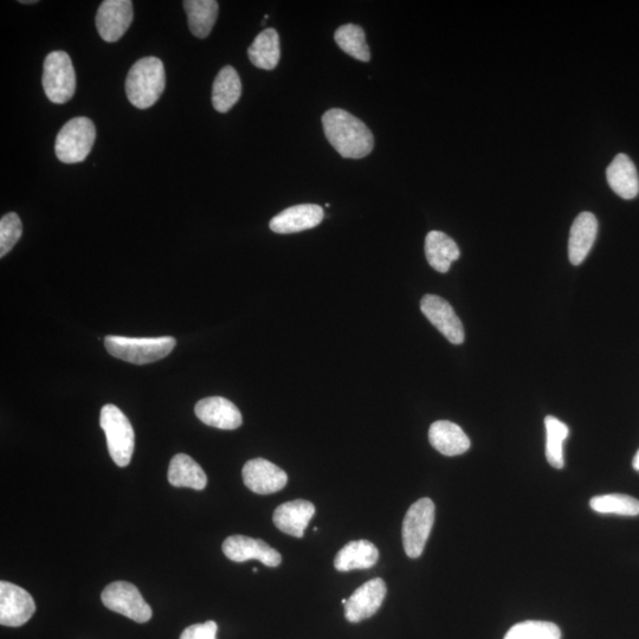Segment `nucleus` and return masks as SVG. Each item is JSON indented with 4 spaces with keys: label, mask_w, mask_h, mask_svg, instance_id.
I'll return each mask as SVG.
<instances>
[{
    "label": "nucleus",
    "mask_w": 639,
    "mask_h": 639,
    "mask_svg": "<svg viewBox=\"0 0 639 639\" xmlns=\"http://www.w3.org/2000/svg\"><path fill=\"white\" fill-rule=\"evenodd\" d=\"M326 138L342 158L361 159L373 151L374 138L363 121L344 109L334 108L322 116Z\"/></svg>",
    "instance_id": "f257e3e1"
},
{
    "label": "nucleus",
    "mask_w": 639,
    "mask_h": 639,
    "mask_svg": "<svg viewBox=\"0 0 639 639\" xmlns=\"http://www.w3.org/2000/svg\"><path fill=\"white\" fill-rule=\"evenodd\" d=\"M166 86L164 63L157 57L141 58L129 70L126 94L129 102L139 109L156 105Z\"/></svg>",
    "instance_id": "f03ea898"
},
{
    "label": "nucleus",
    "mask_w": 639,
    "mask_h": 639,
    "mask_svg": "<svg viewBox=\"0 0 639 639\" xmlns=\"http://www.w3.org/2000/svg\"><path fill=\"white\" fill-rule=\"evenodd\" d=\"M172 337L161 338H126L108 335L105 340L107 351L113 357L125 360L134 365L156 363L169 355L176 347Z\"/></svg>",
    "instance_id": "7ed1b4c3"
},
{
    "label": "nucleus",
    "mask_w": 639,
    "mask_h": 639,
    "mask_svg": "<svg viewBox=\"0 0 639 639\" xmlns=\"http://www.w3.org/2000/svg\"><path fill=\"white\" fill-rule=\"evenodd\" d=\"M100 425L107 437L109 455L116 466L127 467L131 463L135 447L131 422L119 408L107 404L101 410Z\"/></svg>",
    "instance_id": "20e7f679"
},
{
    "label": "nucleus",
    "mask_w": 639,
    "mask_h": 639,
    "mask_svg": "<svg viewBox=\"0 0 639 639\" xmlns=\"http://www.w3.org/2000/svg\"><path fill=\"white\" fill-rule=\"evenodd\" d=\"M96 138L94 122L85 116L71 119L58 133L55 152L58 160L64 164H77L85 161L92 152Z\"/></svg>",
    "instance_id": "39448f33"
},
{
    "label": "nucleus",
    "mask_w": 639,
    "mask_h": 639,
    "mask_svg": "<svg viewBox=\"0 0 639 639\" xmlns=\"http://www.w3.org/2000/svg\"><path fill=\"white\" fill-rule=\"evenodd\" d=\"M42 83L45 95L56 105L73 99L76 75L73 62L67 53L53 51L45 57Z\"/></svg>",
    "instance_id": "423d86ee"
},
{
    "label": "nucleus",
    "mask_w": 639,
    "mask_h": 639,
    "mask_svg": "<svg viewBox=\"0 0 639 639\" xmlns=\"http://www.w3.org/2000/svg\"><path fill=\"white\" fill-rule=\"evenodd\" d=\"M434 524V502L425 497L413 503L403 521V545L409 558L421 557Z\"/></svg>",
    "instance_id": "0eeeda50"
},
{
    "label": "nucleus",
    "mask_w": 639,
    "mask_h": 639,
    "mask_svg": "<svg viewBox=\"0 0 639 639\" xmlns=\"http://www.w3.org/2000/svg\"><path fill=\"white\" fill-rule=\"evenodd\" d=\"M102 603L107 609L132 619L146 623L152 618L151 606L145 602L137 586L127 582L109 584L102 592Z\"/></svg>",
    "instance_id": "6e6552de"
},
{
    "label": "nucleus",
    "mask_w": 639,
    "mask_h": 639,
    "mask_svg": "<svg viewBox=\"0 0 639 639\" xmlns=\"http://www.w3.org/2000/svg\"><path fill=\"white\" fill-rule=\"evenodd\" d=\"M35 611V600L27 590L4 580L0 583V624L18 628L28 623Z\"/></svg>",
    "instance_id": "1a4fd4ad"
},
{
    "label": "nucleus",
    "mask_w": 639,
    "mask_h": 639,
    "mask_svg": "<svg viewBox=\"0 0 639 639\" xmlns=\"http://www.w3.org/2000/svg\"><path fill=\"white\" fill-rule=\"evenodd\" d=\"M134 12L131 0H105L96 15V28L103 41H119L131 27Z\"/></svg>",
    "instance_id": "9d476101"
},
{
    "label": "nucleus",
    "mask_w": 639,
    "mask_h": 639,
    "mask_svg": "<svg viewBox=\"0 0 639 639\" xmlns=\"http://www.w3.org/2000/svg\"><path fill=\"white\" fill-rule=\"evenodd\" d=\"M422 313L451 344L464 342V328L460 318L447 300L437 295H425L421 301Z\"/></svg>",
    "instance_id": "9b49d317"
},
{
    "label": "nucleus",
    "mask_w": 639,
    "mask_h": 639,
    "mask_svg": "<svg viewBox=\"0 0 639 639\" xmlns=\"http://www.w3.org/2000/svg\"><path fill=\"white\" fill-rule=\"evenodd\" d=\"M242 476L245 486L251 492L261 495L280 492L288 482L286 471L264 458H255L245 463Z\"/></svg>",
    "instance_id": "f8f14e48"
},
{
    "label": "nucleus",
    "mask_w": 639,
    "mask_h": 639,
    "mask_svg": "<svg viewBox=\"0 0 639 639\" xmlns=\"http://www.w3.org/2000/svg\"><path fill=\"white\" fill-rule=\"evenodd\" d=\"M386 591V584L382 578L372 579L360 586L345 604L347 621L359 623L376 615L384 602Z\"/></svg>",
    "instance_id": "ddd939ff"
},
{
    "label": "nucleus",
    "mask_w": 639,
    "mask_h": 639,
    "mask_svg": "<svg viewBox=\"0 0 639 639\" xmlns=\"http://www.w3.org/2000/svg\"><path fill=\"white\" fill-rule=\"evenodd\" d=\"M223 552L232 561L244 563L248 560L261 561L268 567H277L282 563V557L275 548L258 539L232 535L223 544Z\"/></svg>",
    "instance_id": "4468645a"
},
{
    "label": "nucleus",
    "mask_w": 639,
    "mask_h": 639,
    "mask_svg": "<svg viewBox=\"0 0 639 639\" xmlns=\"http://www.w3.org/2000/svg\"><path fill=\"white\" fill-rule=\"evenodd\" d=\"M324 219V210L315 204H301L286 209L271 219L269 227L276 234H296L318 227Z\"/></svg>",
    "instance_id": "2eb2a0df"
},
{
    "label": "nucleus",
    "mask_w": 639,
    "mask_h": 639,
    "mask_svg": "<svg viewBox=\"0 0 639 639\" xmlns=\"http://www.w3.org/2000/svg\"><path fill=\"white\" fill-rule=\"evenodd\" d=\"M195 411L200 421L217 429L235 430L240 428L243 422L241 411L223 397L202 399L196 405Z\"/></svg>",
    "instance_id": "dca6fc26"
},
{
    "label": "nucleus",
    "mask_w": 639,
    "mask_h": 639,
    "mask_svg": "<svg viewBox=\"0 0 639 639\" xmlns=\"http://www.w3.org/2000/svg\"><path fill=\"white\" fill-rule=\"evenodd\" d=\"M314 515L315 507L312 502L294 500L277 507L273 520L281 532L301 539Z\"/></svg>",
    "instance_id": "f3484780"
},
{
    "label": "nucleus",
    "mask_w": 639,
    "mask_h": 639,
    "mask_svg": "<svg viewBox=\"0 0 639 639\" xmlns=\"http://www.w3.org/2000/svg\"><path fill=\"white\" fill-rule=\"evenodd\" d=\"M598 232V221L591 212H582L574 219L568 241V256L573 266H579L589 256L595 244Z\"/></svg>",
    "instance_id": "a211bd4d"
},
{
    "label": "nucleus",
    "mask_w": 639,
    "mask_h": 639,
    "mask_svg": "<svg viewBox=\"0 0 639 639\" xmlns=\"http://www.w3.org/2000/svg\"><path fill=\"white\" fill-rule=\"evenodd\" d=\"M429 441L438 453L444 456H458L470 449V440L455 423L449 421H437L432 423L429 429Z\"/></svg>",
    "instance_id": "6ab92c4d"
},
{
    "label": "nucleus",
    "mask_w": 639,
    "mask_h": 639,
    "mask_svg": "<svg viewBox=\"0 0 639 639\" xmlns=\"http://www.w3.org/2000/svg\"><path fill=\"white\" fill-rule=\"evenodd\" d=\"M606 178L613 192L623 199H634L639 193L636 166L626 154H618L606 170Z\"/></svg>",
    "instance_id": "aec40b11"
},
{
    "label": "nucleus",
    "mask_w": 639,
    "mask_h": 639,
    "mask_svg": "<svg viewBox=\"0 0 639 639\" xmlns=\"http://www.w3.org/2000/svg\"><path fill=\"white\" fill-rule=\"evenodd\" d=\"M425 256L432 268L444 274L460 258L461 251L453 238L444 232L430 231L425 238Z\"/></svg>",
    "instance_id": "412c9836"
},
{
    "label": "nucleus",
    "mask_w": 639,
    "mask_h": 639,
    "mask_svg": "<svg viewBox=\"0 0 639 639\" xmlns=\"http://www.w3.org/2000/svg\"><path fill=\"white\" fill-rule=\"evenodd\" d=\"M379 551L376 545L367 540L351 541L341 548L334 560L339 572L366 570L378 563Z\"/></svg>",
    "instance_id": "4be33fe9"
},
{
    "label": "nucleus",
    "mask_w": 639,
    "mask_h": 639,
    "mask_svg": "<svg viewBox=\"0 0 639 639\" xmlns=\"http://www.w3.org/2000/svg\"><path fill=\"white\" fill-rule=\"evenodd\" d=\"M242 95L240 75L231 66L224 67L216 76L212 87V105L219 113H227Z\"/></svg>",
    "instance_id": "5701e85b"
},
{
    "label": "nucleus",
    "mask_w": 639,
    "mask_h": 639,
    "mask_svg": "<svg viewBox=\"0 0 639 639\" xmlns=\"http://www.w3.org/2000/svg\"><path fill=\"white\" fill-rule=\"evenodd\" d=\"M169 481L173 487L203 490L208 484V477L193 458L178 454L170 463Z\"/></svg>",
    "instance_id": "b1692460"
},
{
    "label": "nucleus",
    "mask_w": 639,
    "mask_h": 639,
    "mask_svg": "<svg viewBox=\"0 0 639 639\" xmlns=\"http://www.w3.org/2000/svg\"><path fill=\"white\" fill-rule=\"evenodd\" d=\"M249 60L255 67L273 70L281 58L280 36L275 29H267L258 34L248 50Z\"/></svg>",
    "instance_id": "393cba45"
},
{
    "label": "nucleus",
    "mask_w": 639,
    "mask_h": 639,
    "mask_svg": "<svg viewBox=\"0 0 639 639\" xmlns=\"http://www.w3.org/2000/svg\"><path fill=\"white\" fill-rule=\"evenodd\" d=\"M184 9L192 35L208 37L217 21L219 6L216 0H186Z\"/></svg>",
    "instance_id": "a878e982"
},
{
    "label": "nucleus",
    "mask_w": 639,
    "mask_h": 639,
    "mask_svg": "<svg viewBox=\"0 0 639 639\" xmlns=\"http://www.w3.org/2000/svg\"><path fill=\"white\" fill-rule=\"evenodd\" d=\"M546 426V458L548 463L555 469H563L564 460V442L570 434L568 426L561 422L560 419L553 416L545 418Z\"/></svg>",
    "instance_id": "bb28decb"
},
{
    "label": "nucleus",
    "mask_w": 639,
    "mask_h": 639,
    "mask_svg": "<svg viewBox=\"0 0 639 639\" xmlns=\"http://www.w3.org/2000/svg\"><path fill=\"white\" fill-rule=\"evenodd\" d=\"M335 42L346 54L361 62H369L371 58L369 45L366 43L365 32L354 24L342 25L335 32Z\"/></svg>",
    "instance_id": "cd10ccee"
},
{
    "label": "nucleus",
    "mask_w": 639,
    "mask_h": 639,
    "mask_svg": "<svg viewBox=\"0 0 639 639\" xmlns=\"http://www.w3.org/2000/svg\"><path fill=\"white\" fill-rule=\"evenodd\" d=\"M590 506L600 514L621 516L639 515V501L635 497L623 494H608L592 497Z\"/></svg>",
    "instance_id": "c85d7f7f"
},
{
    "label": "nucleus",
    "mask_w": 639,
    "mask_h": 639,
    "mask_svg": "<svg viewBox=\"0 0 639 639\" xmlns=\"http://www.w3.org/2000/svg\"><path fill=\"white\" fill-rule=\"evenodd\" d=\"M505 639H561V630L551 622L527 621L514 625Z\"/></svg>",
    "instance_id": "c756f323"
},
{
    "label": "nucleus",
    "mask_w": 639,
    "mask_h": 639,
    "mask_svg": "<svg viewBox=\"0 0 639 639\" xmlns=\"http://www.w3.org/2000/svg\"><path fill=\"white\" fill-rule=\"evenodd\" d=\"M23 225L17 213L10 212L0 221V257L10 253L19 238L22 237Z\"/></svg>",
    "instance_id": "7c9ffc66"
},
{
    "label": "nucleus",
    "mask_w": 639,
    "mask_h": 639,
    "mask_svg": "<svg viewBox=\"0 0 639 639\" xmlns=\"http://www.w3.org/2000/svg\"><path fill=\"white\" fill-rule=\"evenodd\" d=\"M217 631V623L213 621L195 624L185 629L180 639H217Z\"/></svg>",
    "instance_id": "2f4dec72"
},
{
    "label": "nucleus",
    "mask_w": 639,
    "mask_h": 639,
    "mask_svg": "<svg viewBox=\"0 0 639 639\" xmlns=\"http://www.w3.org/2000/svg\"><path fill=\"white\" fill-rule=\"evenodd\" d=\"M632 467H634V469L639 473V450L634 457V461H632Z\"/></svg>",
    "instance_id": "473e14b6"
},
{
    "label": "nucleus",
    "mask_w": 639,
    "mask_h": 639,
    "mask_svg": "<svg viewBox=\"0 0 639 639\" xmlns=\"http://www.w3.org/2000/svg\"><path fill=\"white\" fill-rule=\"evenodd\" d=\"M21 4L27 5V4H36V0H21V2H19Z\"/></svg>",
    "instance_id": "72a5a7b5"
},
{
    "label": "nucleus",
    "mask_w": 639,
    "mask_h": 639,
    "mask_svg": "<svg viewBox=\"0 0 639 639\" xmlns=\"http://www.w3.org/2000/svg\"><path fill=\"white\" fill-rule=\"evenodd\" d=\"M341 603L345 605L347 603V599H342Z\"/></svg>",
    "instance_id": "f704fd0d"
}]
</instances>
